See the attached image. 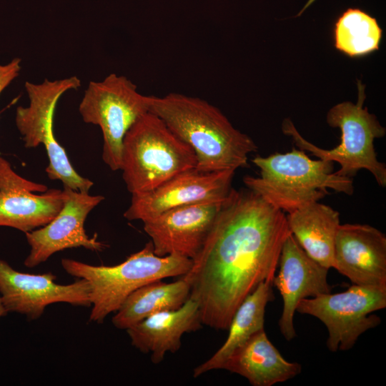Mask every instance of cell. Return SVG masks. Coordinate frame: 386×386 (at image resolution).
<instances>
[{"label": "cell", "mask_w": 386, "mask_h": 386, "mask_svg": "<svg viewBox=\"0 0 386 386\" xmlns=\"http://www.w3.org/2000/svg\"><path fill=\"white\" fill-rule=\"evenodd\" d=\"M291 234L287 216L250 189L232 188L189 271L203 325L227 330L243 300L272 281L282 245Z\"/></svg>", "instance_id": "obj_1"}, {"label": "cell", "mask_w": 386, "mask_h": 386, "mask_svg": "<svg viewBox=\"0 0 386 386\" xmlns=\"http://www.w3.org/2000/svg\"><path fill=\"white\" fill-rule=\"evenodd\" d=\"M149 112L188 144L197 157L196 169L212 172L236 170L248 165L257 146L235 129L216 107L198 97L179 93L147 96Z\"/></svg>", "instance_id": "obj_2"}, {"label": "cell", "mask_w": 386, "mask_h": 386, "mask_svg": "<svg viewBox=\"0 0 386 386\" xmlns=\"http://www.w3.org/2000/svg\"><path fill=\"white\" fill-rule=\"evenodd\" d=\"M260 176H246L247 188L284 212H292L329 194V189L348 195L354 192L352 177L332 172L334 162L312 159L304 150L255 157Z\"/></svg>", "instance_id": "obj_3"}, {"label": "cell", "mask_w": 386, "mask_h": 386, "mask_svg": "<svg viewBox=\"0 0 386 386\" xmlns=\"http://www.w3.org/2000/svg\"><path fill=\"white\" fill-rule=\"evenodd\" d=\"M61 264L69 275L88 282L92 305L89 321L100 324L138 288L154 281L184 275L191 269L192 259L177 254L157 256L149 242L116 265L96 266L68 258L62 259Z\"/></svg>", "instance_id": "obj_4"}, {"label": "cell", "mask_w": 386, "mask_h": 386, "mask_svg": "<svg viewBox=\"0 0 386 386\" xmlns=\"http://www.w3.org/2000/svg\"><path fill=\"white\" fill-rule=\"evenodd\" d=\"M196 166L193 149L150 112L142 115L124 138L120 170L132 194L150 191Z\"/></svg>", "instance_id": "obj_5"}, {"label": "cell", "mask_w": 386, "mask_h": 386, "mask_svg": "<svg viewBox=\"0 0 386 386\" xmlns=\"http://www.w3.org/2000/svg\"><path fill=\"white\" fill-rule=\"evenodd\" d=\"M357 86L356 104L350 102L337 104L327 114V124L341 131V142L336 147L325 149L308 142L290 119L283 121L282 130L292 138L298 149L307 151L320 159L338 163L340 168L335 172L337 175L352 177L359 170L365 169L373 175L380 187H385L386 167L377 159L374 140L384 137L386 130L375 115L363 107L366 98L365 85L358 81Z\"/></svg>", "instance_id": "obj_6"}, {"label": "cell", "mask_w": 386, "mask_h": 386, "mask_svg": "<svg viewBox=\"0 0 386 386\" xmlns=\"http://www.w3.org/2000/svg\"><path fill=\"white\" fill-rule=\"evenodd\" d=\"M147 112V96L140 94L124 76L112 73L102 81L89 83L79 112L85 123L100 127L104 141L102 159L111 170H120L124 138Z\"/></svg>", "instance_id": "obj_7"}, {"label": "cell", "mask_w": 386, "mask_h": 386, "mask_svg": "<svg viewBox=\"0 0 386 386\" xmlns=\"http://www.w3.org/2000/svg\"><path fill=\"white\" fill-rule=\"evenodd\" d=\"M386 307V286L352 284L347 290L302 300L296 309L317 317L326 326L330 351L349 350L359 337L378 326L380 317L370 315Z\"/></svg>", "instance_id": "obj_8"}, {"label": "cell", "mask_w": 386, "mask_h": 386, "mask_svg": "<svg viewBox=\"0 0 386 386\" xmlns=\"http://www.w3.org/2000/svg\"><path fill=\"white\" fill-rule=\"evenodd\" d=\"M234 172H204L196 168L186 170L150 191L132 194L130 205L124 217L144 222L174 208L222 202L232 189Z\"/></svg>", "instance_id": "obj_9"}, {"label": "cell", "mask_w": 386, "mask_h": 386, "mask_svg": "<svg viewBox=\"0 0 386 386\" xmlns=\"http://www.w3.org/2000/svg\"><path fill=\"white\" fill-rule=\"evenodd\" d=\"M65 201L59 214L46 225L25 233L30 251L24 264L33 268L45 262L54 254L66 249L84 247L102 252L107 244L86 233L84 222L90 212L104 197L90 195L64 187Z\"/></svg>", "instance_id": "obj_10"}, {"label": "cell", "mask_w": 386, "mask_h": 386, "mask_svg": "<svg viewBox=\"0 0 386 386\" xmlns=\"http://www.w3.org/2000/svg\"><path fill=\"white\" fill-rule=\"evenodd\" d=\"M51 272L29 274L14 269L0 259V296L9 312H16L29 320L39 319L46 307L54 303L90 307V286L84 279L69 284L55 282Z\"/></svg>", "instance_id": "obj_11"}, {"label": "cell", "mask_w": 386, "mask_h": 386, "mask_svg": "<svg viewBox=\"0 0 386 386\" xmlns=\"http://www.w3.org/2000/svg\"><path fill=\"white\" fill-rule=\"evenodd\" d=\"M64 201V190L22 177L0 154V227L33 231L50 222Z\"/></svg>", "instance_id": "obj_12"}, {"label": "cell", "mask_w": 386, "mask_h": 386, "mask_svg": "<svg viewBox=\"0 0 386 386\" xmlns=\"http://www.w3.org/2000/svg\"><path fill=\"white\" fill-rule=\"evenodd\" d=\"M225 200L174 208L144 222V230L152 239L154 254L194 259Z\"/></svg>", "instance_id": "obj_13"}, {"label": "cell", "mask_w": 386, "mask_h": 386, "mask_svg": "<svg viewBox=\"0 0 386 386\" xmlns=\"http://www.w3.org/2000/svg\"><path fill=\"white\" fill-rule=\"evenodd\" d=\"M279 263V271L272 284L283 300L279 330L290 341L296 336L294 315L299 302L309 297L330 293L332 287L327 282L329 269L311 258L292 234L282 245Z\"/></svg>", "instance_id": "obj_14"}, {"label": "cell", "mask_w": 386, "mask_h": 386, "mask_svg": "<svg viewBox=\"0 0 386 386\" xmlns=\"http://www.w3.org/2000/svg\"><path fill=\"white\" fill-rule=\"evenodd\" d=\"M333 268L354 284L385 287V234L368 224H340L335 238Z\"/></svg>", "instance_id": "obj_15"}, {"label": "cell", "mask_w": 386, "mask_h": 386, "mask_svg": "<svg viewBox=\"0 0 386 386\" xmlns=\"http://www.w3.org/2000/svg\"><path fill=\"white\" fill-rule=\"evenodd\" d=\"M199 305L192 298L179 309L149 316L127 330L132 345L143 353H151V360L160 363L168 352L181 347L184 333L195 332L202 326Z\"/></svg>", "instance_id": "obj_16"}, {"label": "cell", "mask_w": 386, "mask_h": 386, "mask_svg": "<svg viewBox=\"0 0 386 386\" xmlns=\"http://www.w3.org/2000/svg\"><path fill=\"white\" fill-rule=\"evenodd\" d=\"M81 86V80L76 76L57 79H45L35 84H24L29 103L26 107L16 109L15 124L26 148H36L54 134V118L57 102L69 90Z\"/></svg>", "instance_id": "obj_17"}, {"label": "cell", "mask_w": 386, "mask_h": 386, "mask_svg": "<svg viewBox=\"0 0 386 386\" xmlns=\"http://www.w3.org/2000/svg\"><path fill=\"white\" fill-rule=\"evenodd\" d=\"M301 365L286 360L268 339L264 330L236 349L222 369L238 374L253 386H272L301 372Z\"/></svg>", "instance_id": "obj_18"}, {"label": "cell", "mask_w": 386, "mask_h": 386, "mask_svg": "<svg viewBox=\"0 0 386 386\" xmlns=\"http://www.w3.org/2000/svg\"><path fill=\"white\" fill-rule=\"evenodd\" d=\"M291 234L301 247L323 267H333L340 214L330 206L314 202L287 213Z\"/></svg>", "instance_id": "obj_19"}, {"label": "cell", "mask_w": 386, "mask_h": 386, "mask_svg": "<svg viewBox=\"0 0 386 386\" xmlns=\"http://www.w3.org/2000/svg\"><path fill=\"white\" fill-rule=\"evenodd\" d=\"M274 299L272 281L261 282L240 304L229 325V334L222 347L207 361L194 369V377L209 371L222 369L232 353L255 333L264 330L267 303Z\"/></svg>", "instance_id": "obj_20"}, {"label": "cell", "mask_w": 386, "mask_h": 386, "mask_svg": "<svg viewBox=\"0 0 386 386\" xmlns=\"http://www.w3.org/2000/svg\"><path fill=\"white\" fill-rule=\"evenodd\" d=\"M190 297V284L182 277L167 283L162 279L149 282L131 293L122 304L112 323L127 330L155 313L181 307Z\"/></svg>", "instance_id": "obj_21"}, {"label": "cell", "mask_w": 386, "mask_h": 386, "mask_svg": "<svg viewBox=\"0 0 386 386\" xmlns=\"http://www.w3.org/2000/svg\"><path fill=\"white\" fill-rule=\"evenodd\" d=\"M381 37L376 19L358 9H347L335 25V46L351 57L377 50Z\"/></svg>", "instance_id": "obj_22"}, {"label": "cell", "mask_w": 386, "mask_h": 386, "mask_svg": "<svg viewBox=\"0 0 386 386\" xmlns=\"http://www.w3.org/2000/svg\"><path fill=\"white\" fill-rule=\"evenodd\" d=\"M21 59L14 58L9 63H0V95L3 91L16 79L21 70Z\"/></svg>", "instance_id": "obj_23"}, {"label": "cell", "mask_w": 386, "mask_h": 386, "mask_svg": "<svg viewBox=\"0 0 386 386\" xmlns=\"http://www.w3.org/2000/svg\"><path fill=\"white\" fill-rule=\"evenodd\" d=\"M7 314H8V312L4 307L2 302L1 298V296H0V318L6 315Z\"/></svg>", "instance_id": "obj_24"}, {"label": "cell", "mask_w": 386, "mask_h": 386, "mask_svg": "<svg viewBox=\"0 0 386 386\" xmlns=\"http://www.w3.org/2000/svg\"><path fill=\"white\" fill-rule=\"evenodd\" d=\"M314 1H315V0H310V1H308V3L307 4V5L305 6V9L307 6H308L309 5H310ZM304 9H302V11H303Z\"/></svg>", "instance_id": "obj_25"}]
</instances>
